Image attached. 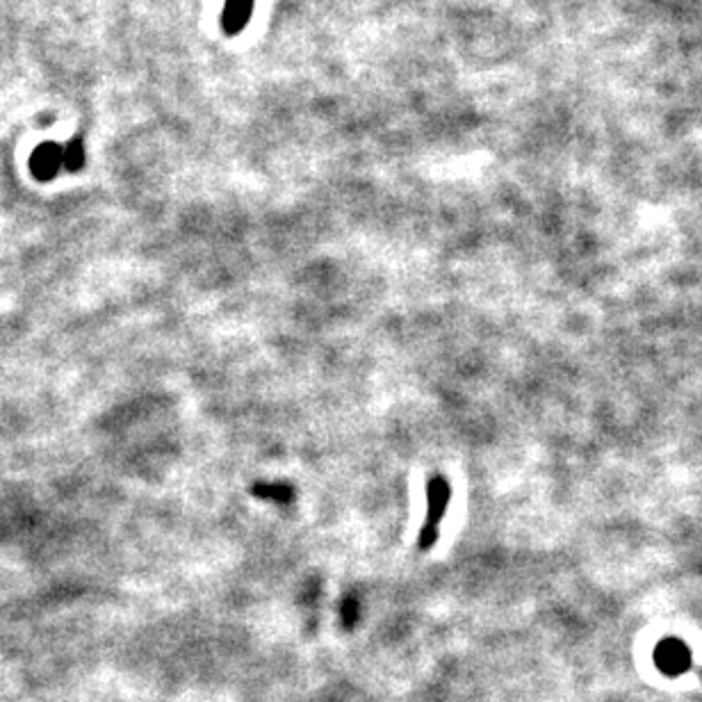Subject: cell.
<instances>
[{
  "label": "cell",
  "mask_w": 702,
  "mask_h": 702,
  "mask_svg": "<svg viewBox=\"0 0 702 702\" xmlns=\"http://www.w3.org/2000/svg\"><path fill=\"white\" fill-rule=\"evenodd\" d=\"M447 502H449L447 479H445V476H434V479L429 481V513H426L429 520H426V525L422 526V534H420L422 550L434 546L436 538H438V525L445 508H447Z\"/></svg>",
  "instance_id": "obj_1"
},
{
  "label": "cell",
  "mask_w": 702,
  "mask_h": 702,
  "mask_svg": "<svg viewBox=\"0 0 702 702\" xmlns=\"http://www.w3.org/2000/svg\"><path fill=\"white\" fill-rule=\"evenodd\" d=\"M65 169V146L55 142H46L42 146L35 148L33 157H30V171L39 181H51Z\"/></svg>",
  "instance_id": "obj_2"
},
{
  "label": "cell",
  "mask_w": 702,
  "mask_h": 702,
  "mask_svg": "<svg viewBox=\"0 0 702 702\" xmlns=\"http://www.w3.org/2000/svg\"><path fill=\"white\" fill-rule=\"evenodd\" d=\"M655 661L659 670H664L666 675H679L687 673L688 666H691V652L677 638H666V641L657 646Z\"/></svg>",
  "instance_id": "obj_3"
},
{
  "label": "cell",
  "mask_w": 702,
  "mask_h": 702,
  "mask_svg": "<svg viewBox=\"0 0 702 702\" xmlns=\"http://www.w3.org/2000/svg\"><path fill=\"white\" fill-rule=\"evenodd\" d=\"M256 0H226L222 12V33L228 37L245 33L251 15H254Z\"/></svg>",
  "instance_id": "obj_4"
},
{
  "label": "cell",
  "mask_w": 702,
  "mask_h": 702,
  "mask_svg": "<svg viewBox=\"0 0 702 702\" xmlns=\"http://www.w3.org/2000/svg\"><path fill=\"white\" fill-rule=\"evenodd\" d=\"M254 493L263 499H272V502H290L295 488L290 484H258L254 488Z\"/></svg>",
  "instance_id": "obj_5"
},
{
  "label": "cell",
  "mask_w": 702,
  "mask_h": 702,
  "mask_svg": "<svg viewBox=\"0 0 702 702\" xmlns=\"http://www.w3.org/2000/svg\"><path fill=\"white\" fill-rule=\"evenodd\" d=\"M85 165V148L80 139H74L65 146V169L78 171Z\"/></svg>",
  "instance_id": "obj_6"
},
{
  "label": "cell",
  "mask_w": 702,
  "mask_h": 702,
  "mask_svg": "<svg viewBox=\"0 0 702 702\" xmlns=\"http://www.w3.org/2000/svg\"><path fill=\"white\" fill-rule=\"evenodd\" d=\"M342 616H345V625H346V627H351V625L356 623L358 602L351 600V597H346L345 605H342Z\"/></svg>",
  "instance_id": "obj_7"
}]
</instances>
